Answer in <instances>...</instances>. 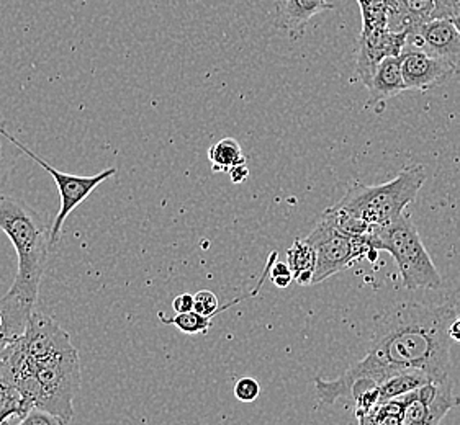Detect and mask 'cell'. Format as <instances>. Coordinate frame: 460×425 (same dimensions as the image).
Returning <instances> with one entry per match:
<instances>
[{
	"label": "cell",
	"instance_id": "cell-1",
	"mask_svg": "<svg viewBox=\"0 0 460 425\" xmlns=\"http://www.w3.org/2000/svg\"><path fill=\"white\" fill-rule=\"evenodd\" d=\"M457 317L456 306L403 305L384 316L362 360L334 379L314 378L323 406L350 398L358 381H382L402 371L420 370L434 379L449 378L452 341L449 325Z\"/></svg>",
	"mask_w": 460,
	"mask_h": 425
},
{
	"label": "cell",
	"instance_id": "cell-2",
	"mask_svg": "<svg viewBox=\"0 0 460 425\" xmlns=\"http://www.w3.org/2000/svg\"><path fill=\"white\" fill-rule=\"evenodd\" d=\"M0 231L17 252L19 268L9 291L0 298L5 337L15 339L27 329L35 313L40 285L53 250L51 226L27 202L0 194Z\"/></svg>",
	"mask_w": 460,
	"mask_h": 425
},
{
	"label": "cell",
	"instance_id": "cell-3",
	"mask_svg": "<svg viewBox=\"0 0 460 425\" xmlns=\"http://www.w3.org/2000/svg\"><path fill=\"white\" fill-rule=\"evenodd\" d=\"M0 378L17 389L28 411L41 407L67 425L81 389V359L73 343L41 353H28L17 337L0 347Z\"/></svg>",
	"mask_w": 460,
	"mask_h": 425
},
{
	"label": "cell",
	"instance_id": "cell-4",
	"mask_svg": "<svg viewBox=\"0 0 460 425\" xmlns=\"http://www.w3.org/2000/svg\"><path fill=\"white\" fill-rule=\"evenodd\" d=\"M426 180V169L420 164L402 169V172L382 186L352 182L334 210L349 212L374 228L398 220L413 204Z\"/></svg>",
	"mask_w": 460,
	"mask_h": 425
},
{
	"label": "cell",
	"instance_id": "cell-5",
	"mask_svg": "<svg viewBox=\"0 0 460 425\" xmlns=\"http://www.w3.org/2000/svg\"><path fill=\"white\" fill-rule=\"evenodd\" d=\"M372 242L376 249L385 250L394 257L406 290L441 288V275L406 212L395 221L374 228Z\"/></svg>",
	"mask_w": 460,
	"mask_h": 425
},
{
	"label": "cell",
	"instance_id": "cell-6",
	"mask_svg": "<svg viewBox=\"0 0 460 425\" xmlns=\"http://www.w3.org/2000/svg\"><path fill=\"white\" fill-rule=\"evenodd\" d=\"M306 239L314 244L316 250L314 285L352 267L359 260L367 259L368 252L376 249L372 232L367 236H349L334 228L323 216Z\"/></svg>",
	"mask_w": 460,
	"mask_h": 425
},
{
	"label": "cell",
	"instance_id": "cell-7",
	"mask_svg": "<svg viewBox=\"0 0 460 425\" xmlns=\"http://www.w3.org/2000/svg\"><path fill=\"white\" fill-rule=\"evenodd\" d=\"M10 141H12L23 154H27V156L33 159L38 166L43 167L48 174L55 178V184L56 186H58V192H59V198H61V208H59L58 216L55 218V222H53V226H51V242H53V246H56V244L59 242V239H61V236H63V228H65L67 216H69L79 204L85 202V200L89 198V195L93 194L97 186L103 184V182H107L111 177L117 176L119 170H117V167H109V169L102 170V172L95 174V176H74V174H66V172H61V170H58L55 167L49 166L45 159L40 158L33 151H30V149H28L23 143H20L19 139L15 138L13 134H10Z\"/></svg>",
	"mask_w": 460,
	"mask_h": 425
},
{
	"label": "cell",
	"instance_id": "cell-8",
	"mask_svg": "<svg viewBox=\"0 0 460 425\" xmlns=\"http://www.w3.org/2000/svg\"><path fill=\"white\" fill-rule=\"evenodd\" d=\"M423 51L452 65L460 74V31L449 19H436L414 28L406 37V47Z\"/></svg>",
	"mask_w": 460,
	"mask_h": 425
},
{
	"label": "cell",
	"instance_id": "cell-9",
	"mask_svg": "<svg viewBox=\"0 0 460 425\" xmlns=\"http://www.w3.org/2000/svg\"><path fill=\"white\" fill-rule=\"evenodd\" d=\"M406 31H392L388 27L360 31L358 38L356 75L367 87L378 65L392 56H400L406 47Z\"/></svg>",
	"mask_w": 460,
	"mask_h": 425
},
{
	"label": "cell",
	"instance_id": "cell-10",
	"mask_svg": "<svg viewBox=\"0 0 460 425\" xmlns=\"http://www.w3.org/2000/svg\"><path fill=\"white\" fill-rule=\"evenodd\" d=\"M400 59L408 91L428 92L429 89L457 74L447 63L411 48H405Z\"/></svg>",
	"mask_w": 460,
	"mask_h": 425
},
{
	"label": "cell",
	"instance_id": "cell-11",
	"mask_svg": "<svg viewBox=\"0 0 460 425\" xmlns=\"http://www.w3.org/2000/svg\"><path fill=\"white\" fill-rule=\"evenodd\" d=\"M276 25L292 39L304 37L308 22L326 10H332L328 0H274Z\"/></svg>",
	"mask_w": 460,
	"mask_h": 425
},
{
	"label": "cell",
	"instance_id": "cell-12",
	"mask_svg": "<svg viewBox=\"0 0 460 425\" xmlns=\"http://www.w3.org/2000/svg\"><path fill=\"white\" fill-rule=\"evenodd\" d=\"M368 105L376 108L377 113L384 110V103L394 99L396 95L408 91L405 79L402 73V59L400 56L385 57L372 75L367 85Z\"/></svg>",
	"mask_w": 460,
	"mask_h": 425
},
{
	"label": "cell",
	"instance_id": "cell-13",
	"mask_svg": "<svg viewBox=\"0 0 460 425\" xmlns=\"http://www.w3.org/2000/svg\"><path fill=\"white\" fill-rule=\"evenodd\" d=\"M287 264L292 270L294 282L300 287L314 285L316 270V250L308 239H295L292 247L287 250Z\"/></svg>",
	"mask_w": 460,
	"mask_h": 425
},
{
	"label": "cell",
	"instance_id": "cell-14",
	"mask_svg": "<svg viewBox=\"0 0 460 425\" xmlns=\"http://www.w3.org/2000/svg\"><path fill=\"white\" fill-rule=\"evenodd\" d=\"M429 381H434L433 377L424 373V371H402V373H398L395 377H390V378L382 381L378 385L380 403H387V401L402 398V396H405L414 389L421 388Z\"/></svg>",
	"mask_w": 460,
	"mask_h": 425
},
{
	"label": "cell",
	"instance_id": "cell-15",
	"mask_svg": "<svg viewBox=\"0 0 460 425\" xmlns=\"http://www.w3.org/2000/svg\"><path fill=\"white\" fill-rule=\"evenodd\" d=\"M208 160L212 164L213 172H230L234 167L244 166L246 156L241 144L233 138L220 139L208 149Z\"/></svg>",
	"mask_w": 460,
	"mask_h": 425
},
{
	"label": "cell",
	"instance_id": "cell-16",
	"mask_svg": "<svg viewBox=\"0 0 460 425\" xmlns=\"http://www.w3.org/2000/svg\"><path fill=\"white\" fill-rule=\"evenodd\" d=\"M356 416L359 425H403L402 406L396 399L380 403L377 406L372 407L368 412H362Z\"/></svg>",
	"mask_w": 460,
	"mask_h": 425
},
{
	"label": "cell",
	"instance_id": "cell-17",
	"mask_svg": "<svg viewBox=\"0 0 460 425\" xmlns=\"http://www.w3.org/2000/svg\"><path fill=\"white\" fill-rule=\"evenodd\" d=\"M159 321L166 325H174L181 333L189 334V335H197V334H207L212 329V317H205L199 315L197 311L184 313V315H175L172 317H167L164 313L157 315Z\"/></svg>",
	"mask_w": 460,
	"mask_h": 425
},
{
	"label": "cell",
	"instance_id": "cell-18",
	"mask_svg": "<svg viewBox=\"0 0 460 425\" xmlns=\"http://www.w3.org/2000/svg\"><path fill=\"white\" fill-rule=\"evenodd\" d=\"M10 133L0 125V190L9 182L12 170L15 169L19 152H22L12 141Z\"/></svg>",
	"mask_w": 460,
	"mask_h": 425
},
{
	"label": "cell",
	"instance_id": "cell-19",
	"mask_svg": "<svg viewBox=\"0 0 460 425\" xmlns=\"http://www.w3.org/2000/svg\"><path fill=\"white\" fill-rule=\"evenodd\" d=\"M12 425H65L59 417L41 407H31L23 416L15 417Z\"/></svg>",
	"mask_w": 460,
	"mask_h": 425
},
{
	"label": "cell",
	"instance_id": "cell-20",
	"mask_svg": "<svg viewBox=\"0 0 460 425\" xmlns=\"http://www.w3.org/2000/svg\"><path fill=\"white\" fill-rule=\"evenodd\" d=\"M261 386H259L258 379L241 378L234 385V396L241 403H254L259 398Z\"/></svg>",
	"mask_w": 460,
	"mask_h": 425
},
{
	"label": "cell",
	"instance_id": "cell-21",
	"mask_svg": "<svg viewBox=\"0 0 460 425\" xmlns=\"http://www.w3.org/2000/svg\"><path fill=\"white\" fill-rule=\"evenodd\" d=\"M269 277L272 278L274 285L279 288L290 287V283L294 282V275H292V270L288 267V264L287 262H276V259L270 264Z\"/></svg>",
	"mask_w": 460,
	"mask_h": 425
},
{
	"label": "cell",
	"instance_id": "cell-22",
	"mask_svg": "<svg viewBox=\"0 0 460 425\" xmlns=\"http://www.w3.org/2000/svg\"><path fill=\"white\" fill-rule=\"evenodd\" d=\"M457 15L456 10V0H436V9H434L433 20L436 19H454Z\"/></svg>",
	"mask_w": 460,
	"mask_h": 425
},
{
	"label": "cell",
	"instance_id": "cell-23",
	"mask_svg": "<svg viewBox=\"0 0 460 425\" xmlns=\"http://www.w3.org/2000/svg\"><path fill=\"white\" fill-rule=\"evenodd\" d=\"M172 309L175 315H184L194 311V295L182 293V295L175 296L172 299Z\"/></svg>",
	"mask_w": 460,
	"mask_h": 425
},
{
	"label": "cell",
	"instance_id": "cell-24",
	"mask_svg": "<svg viewBox=\"0 0 460 425\" xmlns=\"http://www.w3.org/2000/svg\"><path fill=\"white\" fill-rule=\"evenodd\" d=\"M228 174H230L233 184H243L249 177L248 166L244 164V166L234 167V169H231Z\"/></svg>",
	"mask_w": 460,
	"mask_h": 425
},
{
	"label": "cell",
	"instance_id": "cell-25",
	"mask_svg": "<svg viewBox=\"0 0 460 425\" xmlns=\"http://www.w3.org/2000/svg\"><path fill=\"white\" fill-rule=\"evenodd\" d=\"M449 335L454 343H460V316H457L449 325Z\"/></svg>",
	"mask_w": 460,
	"mask_h": 425
},
{
	"label": "cell",
	"instance_id": "cell-26",
	"mask_svg": "<svg viewBox=\"0 0 460 425\" xmlns=\"http://www.w3.org/2000/svg\"><path fill=\"white\" fill-rule=\"evenodd\" d=\"M12 417H20L19 411H15V409H9V411H2L0 412V424H4L5 421H9Z\"/></svg>",
	"mask_w": 460,
	"mask_h": 425
},
{
	"label": "cell",
	"instance_id": "cell-27",
	"mask_svg": "<svg viewBox=\"0 0 460 425\" xmlns=\"http://www.w3.org/2000/svg\"><path fill=\"white\" fill-rule=\"evenodd\" d=\"M451 20L452 23H454V25H456V27H457V30H459L460 31V13L459 15H456V17H454V19Z\"/></svg>",
	"mask_w": 460,
	"mask_h": 425
},
{
	"label": "cell",
	"instance_id": "cell-28",
	"mask_svg": "<svg viewBox=\"0 0 460 425\" xmlns=\"http://www.w3.org/2000/svg\"><path fill=\"white\" fill-rule=\"evenodd\" d=\"M13 419H15V417H12V419H9V421H5V422H4V424H0V425H12V424H13Z\"/></svg>",
	"mask_w": 460,
	"mask_h": 425
},
{
	"label": "cell",
	"instance_id": "cell-29",
	"mask_svg": "<svg viewBox=\"0 0 460 425\" xmlns=\"http://www.w3.org/2000/svg\"><path fill=\"white\" fill-rule=\"evenodd\" d=\"M408 425H434V424H408Z\"/></svg>",
	"mask_w": 460,
	"mask_h": 425
}]
</instances>
